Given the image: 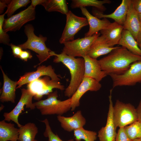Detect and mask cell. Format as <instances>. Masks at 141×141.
I'll return each mask as SVG.
<instances>
[{
	"label": "cell",
	"instance_id": "obj_1",
	"mask_svg": "<svg viewBox=\"0 0 141 141\" xmlns=\"http://www.w3.org/2000/svg\"><path fill=\"white\" fill-rule=\"evenodd\" d=\"M140 60L141 56L133 54L125 48L118 46L98 61L102 70L109 75L122 74L132 63Z\"/></svg>",
	"mask_w": 141,
	"mask_h": 141
},
{
	"label": "cell",
	"instance_id": "obj_2",
	"mask_svg": "<svg viewBox=\"0 0 141 141\" xmlns=\"http://www.w3.org/2000/svg\"><path fill=\"white\" fill-rule=\"evenodd\" d=\"M49 54L50 56H55L53 59L54 62H62L70 71L71 75L70 83L65 89L64 93L65 96L71 98L76 91L84 78L85 70L84 59L83 58H75L62 52L57 54L51 51Z\"/></svg>",
	"mask_w": 141,
	"mask_h": 141
},
{
	"label": "cell",
	"instance_id": "obj_3",
	"mask_svg": "<svg viewBox=\"0 0 141 141\" xmlns=\"http://www.w3.org/2000/svg\"><path fill=\"white\" fill-rule=\"evenodd\" d=\"M24 31L27 40L25 43L18 45L22 49H30L37 54L36 55L40 63L37 65L49 58L50 57L49 53L51 50L45 44L47 37L41 34L38 36L36 35L34 32V27L31 24L25 26Z\"/></svg>",
	"mask_w": 141,
	"mask_h": 141
},
{
	"label": "cell",
	"instance_id": "obj_4",
	"mask_svg": "<svg viewBox=\"0 0 141 141\" xmlns=\"http://www.w3.org/2000/svg\"><path fill=\"white\" fill-rule=\"evenodd\" d=\"M57 90L49 93L47 98L34 102L36 108L42 115H62L71 110V98L63 101L57 99Z\"/></svg>",
	"mask_w": 141,
	"mask_h": 141
},
{
	"label": "cell",
	"instance_id": "obj_5",
	"mask_svg": "<svg viewBox=\"0 0 141 141\" xmlns=\"http://www.w3.org/2000/svg\"><path fill=\"white\" fill-rule=\"evenodd\" d=\"M113 116L116 128L125 127L138 120L136 109L131 104L117 100L113 107Z\"/></svg>",
	"mask_w": 141,
	"mask_h": 141
},
{
	"label": "cell",
	"instance_id": "obj_6",
	"mask_svg": "<svg viewBox=\"0 0 141 141\" xmlns=\"http://www.w3.org/2000/svg\"><path fill=\"white\" fill-rule=\"evenodd\" d=\"M48 76H45L42 78H39L28 83L27 89L34 94V99L40 100L44 95H48L52 92V90L54 88L61 91L65 89L64 86L60 82L52 80Z\"/></svg>",
	"mask_w": 141,
	"mask_h": 141
},
{
	"label": "cell",
	"instance_id": "obj_7",
	"mask_svg": "<svg viewBox=\"0 0 141 141\" xmlns=\"http://www.w3.org/2000/svg\"><path fill=\"white\" fill-rule=\"evenodd\" d=\"M97 33L92 36L78 38L63 44L62 52L74 57L83 58L87 55L88 52L95 40L100 35Z\"/></svg>",
	"mask_w": 141,
	"mask_h": 141
},
{
	"label": "cell",
	"instance_id": "obj_8",
	"mask_svg": "<svg viewBox=\"0 0 141 141\" xmlns=\"http://www.w3.org/2000/svg\"><path fill=\"white\" fill-rule=\"evenodd\" d=\"M113 82V88L117 86H131L141 83V60L132 63L124 73L109 75Z\"/></svg>",
	"mask_w": 141,
	"mask_h": 141
},
{
	"label": "cell",
	"instance_id": "obj_9",
	"mask_svg": "<svg viewBox=\"0 0 141 141\" xmlns=\"http://www.w3.org/2000/svg\"><path fill=\"white\" fill-rule=\"evenodd\" d=\"M66 15V25L59 40L60 44L74 40L75 34L83 27L89 25L86 17L78 16L70 10Z\"/></svg>",
	"mask_w": 141,
	"mask_h": 141
},
{
	"label": "cell",
	"instance_id": "obj_10",
	"mask_svg": "<svg viewBox=\"0 0 141 141\" xmlns=\"http://www.w3.org/2000/svg\"><path fill=\"white\" fill-rule=\"evenodd\" d=\"M35 9L30 5L25 9L5 19L3 30L6 32L19 30L25 24L35 19Z\"/></svg>",
	"mask_w": 141,
	"mask_h": 141
},
{
	"label": "cell",
	"instance_id": "obj_11",
	"mask_svg": "<svg viewBox=\"0 0 141 141\" xmlns=\"http://www.w3.org/2000/svg\"><path fill=\"white\" fill-rule=\"evenodd\" d=\"M21 92L20 98L15 108L9 112L4 113L3 115L5 121L14 122L19 128L22 125L19 122L18 117L24 110V106L25 105L26 108L31 110L34 109L36 108L32 102L34 94L28 89H22L21 90Z\"/></svg>",
	"mask_w": 141,
	"mask_h": 141
},
{
	"label": "cell",
	"instance_id": "obj_12",
	"mask_svg": "<svg viewBox=\"0 0 141 141\" xmlns=\"http://www.w3.org/2000/svg\"><path fill=\"white\" fill-rule=\"evenodd\" d=\"M124 26L114 21L105 29L100 31L101 35L94 41L91 46L98 44H104L110 47L118 44L121 39Z\"/></svg>",
	"mask_w": 141,
	"mask_h": 141
},
{
	"label": "cell",
	"instance_id": "obj_13",
	"mask_svg": "<svg viewBox=\"0 0 141 141\" xmlns=\"http://www.w3.org/2000/svg\"><path fill=\"white\" fill-rule=\"evenodd\" d=\"M49 77L53 80L59 81L60 79L58 77L60 75L56 74L52 66L49 65L46 66L44 65L39 66L36 71L26 73L21 76L17 82L18 85L16 89L20 88L22 86L37 79L43 76Z\"/></svg>",
	"mask_w": 141,
	"mask_h": 141
},
{
	"label": "cell",
	"instance_id": "obj_14",
	"mask_svg": "<svg viewBox=\"0 0 141 141\" xmlns=\"http://www.w3.org/2000/svg\"><path fill=\"white\" fill-rule=\"evenodd\" d=\"M101 85L95 79L88 77H84L83 80L76 91L71 97V111H74L79 106L80 99L86 92L90 91H96L101 87Z\"/></svg>",
	"mask_w": 141,
	"mask_h": 141
},
{
	"label": "cell",
	"instance_id": "obj_15",
	"mask_svg": "<svg viewBox=\"0 0 141 141\" xmlns=\"http://www.w3.org/2000/svg\"><path fill=\"white\" fill-rule=\"evenodd\" d=\"M112 90L110 91L109 97V104L107 122L104 127H102L98 131L97 137L99 141H115L117 135L116 128L113 116V102L111 95Z\"/></svg>",
	"mask_w": 141,
	"mask_h": 141
},
{
	"label": "cell",
	"instance_id": "obj_16",
	"mask_svg": "<svg viewBox=\"0 0 141 141\" xmlns=\"http://www.w3.org/2000/svg\"><path fill=\"white\" fill-rule=\"evenodd\" d=\"M131 3V0H122L121 4L115 11L109 14H103L102 12L94 8L92 10V13L98 19L111 18L115 22L124 25Z\"/></svg>",
	"mask_w": 141,
	"mask_h": 141
},
{
	"label": "cell",
	"instance_id": "obj_17",
	"mask_svg": "<svg viewBox=\"0 0 141 141\" xmlns=\"http://www.w3.org/2000/svg\"><path fill=\"white\" fill-rule=\"evenodd\" d=\"M57 118L60 123L62 128L68 132H71L83 127L86 122L80 110L77 111L71 116L66 117L62 115H57Z\"/></svg>",
	"mask_w": 141,
	"mask_h": 141
},
{
	"label": "cell",
	"instance_id": "obj_18",
	"mask_svg": "<svg viewBox=\"0 0 141 141\" xmlns=\"http://www.w3.org/2000/svg\"><path fill=\"white\" fill-rule=\"evenodd\" d=\"M80 8L82 14L86 16L89 26V31L85 34V37L92 36L99 31L105 29L111 23L106 18L100 20L91 14L85 7Z\"/></svg>",
	"mask_w": 141,
	"mask_h": 141
},
{
	"label": "cell",
	"instance_id": "obj_19",
	"mask_svg": "<svg viewBox=\"0 0 141 141\" xmlns=\"http://www.w3.org/2000/svg\"><path fill=\"white\" fill-rule=\"evenodd\" d=\"M83 58L85 62L84 77H90L99 82L107 75L102 70L97 59L93 58L87 55Z\"/></svg>",
	"mask_w": 141,
	"mask_h": 141
},
{
	"label": "cell",
	"instance_id": "obj_20",
	"mask_svg": "<svg viewBox=\"0 0 141 141\" xmlns=\"http://www.w3.org/2000/svg\"><path fill=\"white\" fill-rule=\"evenodd\" d=\"M123 26L124 29L129 31L136 40L141 28V23L132 1Z\"/></svg>",
	"mask_w": 141,
	"mask_h": 141
},
{
	"label": "cell",
	"instance_id": "obj_21",
	"mask_svg": "<svg viewBox=\"0 0 141 141\" xmlns=\"http://www.w3.org/2000/svg\"><path fill=\"white\" fill-rule=\"evenodd\" d=\"M0 68L3 80V84L0 97V101L2 103L10 102L14 103L16 98L15 90L17 81L11 80L5 74L1 66Z\"/></svg>",
	"mask_w": 141,
	"mask_h": 141
},
{
	"label": "cell",
	"instance_id": "obj_22",
	"mask_svg": "<svg viewBox=\"0 0 141 141\" xmlns=\"http://www.w3.org/2000/svg\"><path fill=\"white\" fill-rule=\"evenodd\" d=\"M19 135V128H15L14 124L4 120L0 121V141H17Z\"/></svg>",
	"mask_w": 141,
	"mask_h": 141
},
{
	"label": "cell",
	"instance_id": "obj_23",
	"mask_svg": "<svg viewBox=\"0 0 141 141\" xmlns=\"http://www.w3.org/2000/svg\"><path fill=\"white\" fill-rule=\"evenodd\" d=\"M118 44L125 48L133 54L141 56V50L138 42L128 30H123Z\"/></svg>",
	"mask_w": 141,
	"mask_h": 141
},
{
	"label": "cell",
	"instance_id": "obj_24",
	"mask_svg": "<svg viewBox=\"0 0 141 141\" xmlns=\"http://www.w3.org/2000/svg\"><path fill=\"white\" fill-rule=\"evenodd\" d=\"M19 141H34L38 128L33 123L29 122L19 128Z\"/></svg>",
	"mask_w": 141,
	"mask_h": 141
},
{
	"label": "cell",
	"instance_id": "obj_25",
	"mask_svg": "<svg viewBox=\"0 0 141 141\" xmlns=\"http://www.w3.org/2000/svg\"><path fill=\"white\" fill-rule=\"evenodd\" d=\"M41 5L49 12L57 11L66 15L69 11L66 0H45Z\"/></svg>",
	"mask_w": 141,
	"mask_h": 141
},
{
	"label": "cell",
	"instance_id": "obj_26",
	"mask_svg": "<svg viewBox=\"0 0 141 141\" xmlns=\"http://www.w3.org/2000/svg\"><path fill=\"white\" fill-rule=\"evenodd\" d=\"M111 2V1L109 0H72L71 7L73 9L92 6L96 8L98 10L103 12L106 9L104 4H110Z\"/></svg>",
	"mask_w": 141,
	"mask_h": 141
},
{
	"label": "cell",
	"instance_id": "obj_27",
	"mask_svg": "<svg viewBox=\"0 0 141 141\" xmlns=\"http://www.w3.org/2000/svg\"><path fill=\"white\" fill-rule=\"evenodd\" d=\"M118 47H110L105 44H97L91 47L87 55L93 58L97 59L101 56L109 53Z\"/></svg>",
	"mask_w": 141,
	"mask_h": 141
},
{
	"label": "cell",
	"instance_id": "obj_28",
	"mask_svg": "<svg viewBox=\"0 0 141 141\" xmlns=\"http://www.w3.org/2000/svg\"><path fill=\"white\" fill-rule=\"evenodd\" d=\"M75 141H95L97 138V133L95 131L85 129L83 127L73 131Z\"/></svg>",
	"mask_w": 141,
	"mask_h": 141
},
{
	"label": "cell",
	"instance_id": "obj_29",
	"mask_svg": "<svg viewBox=\"0 0 141 141\" xmlns=\"http://www.w3.org/2000/svg\"><path fill=\"white\" fill-rule=\"evenodd\" d=\"M124 128L127 134L131 140L141 138V121L138 120Z\"/></svg>",
	"mask_w": 141,
	"mask_h": 141
},
{
	"label": "cell",
	"instance_id": "obj_30",
	"mask_svg": "<svg viewBox=\"0 0 141 141\" xmlns=\"http://www.w3.org/2000/svg\"><path fill=\"white\" fill-rule=\"evenodd\" d=\"M31 2L30 0H11L8 5L7 9L5 13L8 17L12 16L18 9L21 7H26Z\"/></svg>",
	"mask_w": 141,
	"mask_h": 141
},
{
	"label": "cell",
	"instance_id": "obj_31",
	"mask_svg": "<svg viewBox=\"0 0 141 141\" xmlns=\"http://www.w3.org/2000/svg\"><path fill=\"white\" fill-rule=\"evenodd\" d=\"M40 121L44 123L45 125V129L43 133V135L45 137L48 138V141H63L60 139L57 134H55L53 132L47 119H45ZM67 141H75L73 139H72Z\"/></svg>",
	"mask_w": 141,
	"mask_h": 141
},
{
	"label": "cell",
	"instance_id": "obj_32",
	"mask_svg": "<svg viewBox=\"0 0 141 141\" xmlns=\"http://www.w3.org/2000/svg\"><path fill=\"white\" fill-rule=\"evenodd\" d=\"M5 14L4 13L0 15V43L9 45L10 41L9 36L3 29V25L5 19L4 17Z\"/></svg>",
	"mask_w": 141,
	"mask_h": 141
},
{
	"label": "cell",
	"instance_id": "obj_33",
	"mask_svg": "<svg viewBox=\"0 0 141 141\" xmlns=\"http://www.w3.org/2000/svg\"><path fill=\"white\" fill-rule=\"evenodd\" d=\"M115 141H133L128 137L124 127H121L118 130Z\"/></svg>",
	"mask_w": 141,
	"mask_h": 141
},
{
	"label": "cell",
	"instance_id": "obj_34",
	"mask_svg": "<svg viewBox=\"0 0 141 141\" xmlns=\"http://www.w3.org/2000/svg\"><path fill=\"white\" fill-rule=\"evenodd\" d=\"M9 45L12 49L14 56L16 57L19 58L21 52L23 50L18 45L17 46L12 43L10 44Z\"/></svg>",
	"mask_w": 141,
	"mask_h": 141
},
{
	"label": "cell",
	"instance_id": "obj_35",
	"mask_svg": "<svg viewBox=\"0 0 141 141\" xmlns=\"http://www.w3.org/2000/svg\"><path fill=\"white\" fill-rule=\"evenodd\" d=\"M32 56L29 51L22 50L19 58L25 61H26L28 59H31Z\"/></svg>",
	"mask_w": 141,
	"mask_h": 141
},
{
	"label": "cell",
	"instance_id": "obj_36",
	"mask_svg": "<svg viewBox=\"0 0 141 141\" xmlns=\"http://www.w3.org/2000/svg\"><path fill=\"white\" fill-rule=\"evenodd\" d=\"M134 8L138 14L141 13V0H131Z\"/></svg>",
	"mask_w": 141,
	"mask_h": 141
},
{
	"label": "cell",
	"instance_id": "obj_37",
	"mask_svg": "<svg viewBox=\"0 0 141 141\" xmlns=\"http://www.w3.org/2000/svg\"><path fill=\"white\" fill-rule=\"evenodd\" d=\"M10 0H0V14H2L4 9L7 7L10 3Z\"/></svg>",
	"mask_w": 141,
	"mask_h": 141
},
{
	"label": "cell",
	"instance_id": "obj_38",
	"mask_svg": "<svg viewBox=\"0 0 141 141\" xmlns=\"http://www.w3.org/2000/svg\"><path fill=\"white\" fill-rule=\"evenodd\" d=\"M31 5L34 8H35L36 5H41L44 2L45 0H32Z\"/></svg>",
	"mask_w": 141,
	"mask_h": 141
},
{
	"label": "cell",
	"instance_id": "obj_39",
	"mask_svg": "<svg viewBox=\"0 0 141 141\" xmlns=\"http://www.w3.org/2000/svg\"><path fill=\"white\" fill-rule=\"evenodd\" d=\"M138 117V120L141 122V99L136 108Z\"/></svg>",
	"mask_w": 141,
	"mask_h": 141
},
{
	"label": "cell",
	"instance_id": "obj_40",
	"mask_svg": "<svg viewBox=\"0 0 141 141\" xmlns=\"http://www.w3.org/2000/svg\"><path fill=\"white\" fill-rule=\"evenodd\" d=\"M136 40L138 44L141 43V28L138 35Z\"/></svg>",
	"mask_w": 141,
	"mask_h": 141
},
{
	"label": "cell",
	"instance_id": "obj_41",
	"mask_svg": "<svg viewBox=\"0 0 141 141\" xmlns=\"http://www.w3.org/2000/svg\"><path fill=\"white\" fill-rule=\"evenodd\" d=\"M138 15L139 20L141 23V13L138 14Z\"/></svg>",
	"mask_w": 141,
	"mask_h": 141
},
{
	"label": "cell",
	"instance_id": "obj_42",
	"mask_svg": "<svg viewBox=\"0 0 141 141\" xmlns=\"http://www.w3.org/2000/svg\"><path fill=\"white\" fill-rule=\"evenodd\" d=\"M133 141H141V138L135 139L133 140Z\"/></svg>",
	"mask_w": 141,
	"mask_h": 141
},
{
	"label": "cell",
	"instance_id": "obj_43",
	"mask_svg": "<svg viewBox=\"0 0 141 141\" xmlns=\"http://www.w3.org/2000/svg\"><path fill=\"white\" fill-rule=\"evenodd\" d=\"M138 45L141 50V43L138 44Z\"/></svg>",
	"mask_w": 141,
	"mask_h": 141
},
{
	"label": "cell",
	"instance_id": "obj_44",
	"mask_svg": "<svg viewBox=\"0 0 141 141\" xmlns=\"http://www.w3.org/2000/svg\"><path fill=\"white\" fill-rule=\"evenodd\" d=\"M34 141H38L36 139H35V140H34Z\"/></svg>",
	"mask_w": 141,
	"mask_h": 141
}]
</instances>
